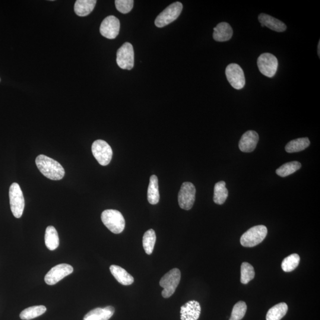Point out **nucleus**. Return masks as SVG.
Listing matches in <instances>:
<instances>
[{"label":"nucleus","mask_w":320,"mask_h":320,"mask_svg":"<svg viewBox=\"0 0 320 320\" xmlns=\"http://www.w3.org/2000/svg\"><path fill=\"white\" fill-rule=\"evenodd\" d=\"M120 21L114 15H109L104 19L101 23L100 32L104 37L109 39H115L120 30Z\"/></svg>","instance_id":"obj_13"},{"label":"nucleus","mask_w":320,"mask_h":320,"mask_svg":"<svg viewBox=\"0 0 320 320\" xmlns=\"http://www.w3.org/2000/svg\"><path fill=\"white\" fill-rule=\"evenodd\" d=\"M116 62L120 68L131 70L134 66V51L131 43L126 42L117 51Z\"/></svg>","instance_id":"obj_8"},{"label":"nucleus","mask_w":320,"mask_h":320,"mask_svg":"<svg viewBox=\"0 0 320 320\" xmlns=\"http://www.w3.org/2000/svg\"><path fill=\"white\" fill-rule=\"evenodd\" d=\"M182 9L183 5L181 2L173 3L158 15L155 20V24L160 28L166 26L179 17Z\"/></svg>","instance_id":"obj_6"},{"label":"nucleus","mask_w":320,"mask_h":320,"mask_svg":"<svg viewBox=\"0 0 320 320\" xmlns=\"http://www.w3.org/2000/svg\"><path fill=\"white\" fill-rule=\"evenodd\" d=\"M233 30L230 24L222 22L214 28L213 38L217 42H226L232 37Z\"/></svg>","instance_id":"obj_17"},{"label":"nucleus","mask_w":320,"mask_h":320,"mask_svg":"<svg viewBox=\"0 0 320 320\" xmlns=\"http://www.w3.org/2000/svg\"><path fill=\"white\" fill-rule=\"evenodd\" d=\"M201 307L196 301H190L181 307V320H198L200 317Z\"/></svg>","instance_id":"obj_15"},{"label":"nucleus","mask_w":320,"mask_h":320,"mask_svg":"<svg viewBox=\"0 0 320 320\" xmlns=\"http://www.w3.org/2000/svg\"><path fill=\"white\" fill-rule=\"evenodd\" d=\"M320 41H319V45H318V55L319 57L320 56Z\"/></svg>","instance_id":"obj_33"},{"label":"nucleus","mask_w":320,"mask_h":320,"mask_svg":"<svg viewBox=\"0 0 320 320\" xmlns=\"http://www.w3.org/2000/svg\"><path fill=\"white\" fill-rule=\"evenodd\" d=\"M111 274H112L119 283L123 285H130L134 283V279L132 275L121 267L117 265H112L110 267Z\"/></svg>","instance_id":"obj_19"},{"label":"nucleus","mask_w":320,"mask_h":320,"mask_svg":"<svg viewBox=\"0 0 320 320\" xmlns=\"http://www.w3.org/2000/svg\"><path fill=\"white\" fill-rule=\"evenodd\" d=\"M302 167V164L299 161H294L285 163L276 171L278 176L282 177H287L296 172Z\"/></svg>","instance_id":"obj_28"},{"label":"nucleus","mask_w":320,"mask_h":320,"mask_svg":"<svg viewBox=\"0 0 320 320\" xmlns=\"http://www.w3.org/2000/svg\"><path fill=\"white\" fill-rule=\"evenodd\" d=\"M267 234L266 226L261 225L253 227L243 234L240 239L241 245L246 247L256 246L265 240Z\"/></svg>","instance_id":"obj_3"},{"label":"nucleus","mask_w":320,"mask_h":320,"mask_svg":"<svg viewBox=\"0 0 320 320\" xmlns=\"http://www.w3.org/2000/svg\"><path fill=\"white\" fill-rule=\"evenodd\" d=\"M156 242V234L153 229H150L145 233L142 239V245L147 255H150L153 253L155 244Z\"/></svg>","instance_id":"obj_27"},{"label":"nucleus","mask_w":320,"mask_h":320,"mask_svg":"<svg viewBox=\"0 0 320 320\" xmlns=\"http://www.w3.org/2000/svg\"><path fill=\"white\" fill-rule=\"evenodd\" d=\"M310 141L308 138H302L294 139L288 142L285 147L287 153H297L305 150L309 147Z\"/></svg>","instance_id":"obj_23"},{"label":"nucleus","mask_w":320,"mask_h":320,"mask_svg":"<svg viewBox=\"0 0 320 320\" xmlns=\"http://www.w3.org/2000/svg\"><path fill=\"white\" fill-rule=\"evenodd\" d=\"M258 66L262 74L272 78L277 71L278 61L277 57L271 53H262L258 59Z\"/></svg>","instance_id":"obj_10"},{"label":"nucleus","mask_w":320,"mask_h":320,"mask_svg":"<svg viewBox=\"0 0 320 320\" xmlns=\"http://www.w3.org/2000/svg\"><path fill=\"white\" fill-rule=\"evenodd\" d=\"M9 204L14 217L20 218L23 215L24 209V198L20 186L13 183L9 190Z\"/></svg>","instance_id":"obj_4"},{"label":"nucleus","mask_w":320,"mask_h":320,"mask_svg":"<svg viewBox=\"0 0 320 320\" xmlns=\"http://www.w3.org/2000/svg\"><path fill=\"white\" fill-rule=\"evenodd\" d=\"M255 276L254 268L249 263H243L241 266V283L247 284L254 279Z\"/></svg>","instance_id":"obj_29"},{"label":"nucleus","mask_w":320,"mask_h":320,"mask_svg":"<svg viewBox=\"0 0 320 320\" xmlns=\"http://www.w3.org/2000/svg\"><path fill=\"white\" fill-rule=\"evenodd\" d=\"M259 136L255 131H248L242 135L239 142V148L244 153H251L256 148Z\"/></svg>","instance_id":"obj_14"},{"label":"nucleus","mask_w":320,"mask_h":320,"mask_svg":"<svg viewBox=\"0 0 320 320\" xmlns=\"http://www.w3.org/2000/svg\"><path fill=\"white\" fill-rule=\"evenodd\" d=\"M147 198L149 203L151 205H156L160 201L159 189H158V180L156 175L150 177Z\"/></svg>","instance_id":"obj_21"},{"label":"nucleus","mask_w":320,"mask_h":320,"mask_svg":"<svg viewBox=\"0 0 320 320\" xmlns=\"http://www.w3.org/2000/svg\"><path fill=\"white\" fill-rule=\"evenodd\" d=\"M196 188L191 182H185L180 188L178 202L180 207L185 210H190L195 201Z\"/></svg>","instance_id":"obj_9"},{"label":"nucleus","mask_w":320,"mask_h":320,"mask_svg":"<svg viewBox=\"0 0 320 320\" xmlns=\"http://www.w3.org/2000/svg\"><path fill=\"white\" fill-rule=\"evenodd\" d=\"M116 8L123 14L128 13L132 10L134 6L133 0H116L115 1Z\"/></svg>","instance_id":"obj_32"},{"label":"nucleus","mask_w":320,"mask_h":320,"mask_svg":"<svg viewBox=\"0 0 320 320\" xmlns=\"http://www.w3.org/2000/svg\"><path fill=\"white\" fill-rule=\"evenodd\" d=\"M181 279V273L179 269L175 268L165 274L160 281V285L163 288L162 296L168 299L175 293Z\"/></svg>","instance_id":"obj_5"},{"label":"nucleus","mask_w":320,"mask_h":320,"mask_svg":"<svg viewBox=\"0 0 320 320\" xmlns=\"http://www.w3.org/2000/svg\"><path fill=\"white\" fill-rule=\"evenodd\" d=\"M92 153L101 166L108 165L113 156V151L106 141L98 139L95 141L91 146Z\"/></svg>","instance_id":"obj_7"},{"label":"nucleus","mask_w":320,"mask_h":320,"mask_svg":"<svg viewBox=\"0 0 320 320\" xmlns=\"http://www.w3.org/2000/svg\"><path fill=\"white\" fill-rule=\"evenodd\" d=\"M96 0H77L74 5V11L80 17L87 16L93 11L96 4Z\"/></svg>","instance_id":"obj_20"},{"label":"nucleus","mask_w":320,"mask_h":320,"mask_svg":"<svg viewBox=\"0 0 320 320\" xmlns=\"http://www.w3.org/2000/svg\"><path fill=\"white\" fill-rule=\"evenodd\" d=\"M229 196V191L226 188V183L221 181L215 184L214 187V201L218 205H223Z\"/></svg>","instance_id":"obj_24"},{"label":"nucleus","mask_w":320,"mask_h":320,"mask_svg":"<svg viewBox=\"0 0 320 320\" xmlns=\"http://www.w3.org/2000/svg\"><path fill=\"white\" fill-rule=\"evenodd\" d=\"M247 312V305L244 302H239L234 306L229 320H241L245 317Z\"/></svg>","instance_id":"obj_31"},{"label":"nucleus","mask_w":320,"mask_h":320,"mask_svg":"<svg viewBox=\"0 0 320 320\" xmlns=\"http://www.w3.org/2000/svg\"><path fill=\"white\" fill-rule=\"evenodd\" d=\"M101 218L104 226L114 234L121 233L125 229V220L122 214L118 211H104L101 214Z\"/></svg>","instance_id":"obj_2"},{"label":"nucleus","mask_w":320,"mask_h":320,"mask_svg":"<svg viewBox=\"0 0 320 320\" xmlns=\"http://www.w3.org/2000/svg\"><path fill=\"white\" fill-rule=\"evenodd\" d=\"M300 262V258L299 255H291L285 258L282 263V269L285 272H292L298 267Z\"/></svg>","instance_id":"obj_30"},{"label":"nucleus","mask_w":320,"mask_h":320,"mask_svg":"<svg viewBox=\"0 0 320 320\" xmlns=\"http://www.w3.org/2000/svg\"><path fill=\"white\" fill-rule=\"evenodd\" d=\"M74 269L71 265L68 264H59L52 268L45 277L46 284L53 285L61 281L63 278L67 277L73 272Z\"/></svg>","instance_id":"obj_12"},{"label":"nucleus","mask_w":320,"mask_h":320,"mask_svg":"<svg viewBox=\"0 0 320 320\" xmlns=\"http://www.w3.org/2000/svg\"><path fill=\"white\" fill-rule=\"evenodd\" d=\"M35 162L38 169L47 179L59 180L65 176V170L61 165L58 161L45 155L38 156Z\"/></svg>","instance_id":"obj_1"},{"label":"nucleus","mask_w":320,"mask_h":320,"mask_svg":"<svg viewBox=\"0 0 320 320\" xmlns=\"http://www.w3.org/2000/svg\"><path fill=\"white\" fill-rule=\"evenodd\" d=\"M115 313V309L112 306L105 308H97L92 310L84 316L83 320H109Z\"/></svg>","instance_id":"obj_18"},{"label":"nucleus","mask_w":320,"mask_h":320,"mask_svg":"<svg viewBox=\"0 0 320 320\" xmlns=\"http://www.w3.org/2000/svg\"><path fill=\"white\" fill-rule=\"evenodd\" d=\"M288 310L286 303L278 304L269 310L266 315V320H281L287 315Z\"/></svg>","instance_id":"obj_25"},{"label":"nucleus","mask_w":320,"mask_h":320,"mask_svg":"<svg viewBox=\"0 0 320 320\" xmlns=\"http://www.w3.org/2000/svg\"><path fill=\"white\" fill-rule=\"evenodd\" d=\"M45 242L47 248L49 250H55L59 245V239L58 232L55 227L49 226L46 228Z\"/></svg>","instance_id":"obj_22"},{"label":"nucleus","mask_w":320,"mask_h":320,"mask_svg":"<svg viewBox=\"0 0 320 320\" xmlns=\"http://www.w3.org/2000/svg\"><path fill=\"white\" fill-rule=\"evenodd\" d=\"M226 74L227 80L235 89H242L245 87V76L243 69L239 65L231 64L228 65L226 69Z\"/></svg>","instance_id":"obj_11"},{"label":"nucleus","mask_w":320,"mask_h":320,"mask_svg":"<svg viewBox=\"0 0 320 320\" xmlns=\"http://www.w3.org/2000/svg\"><path fill=\"white\" fill-rule=\"evenodd\" d=\"M258 18L261 24L277 32H283L287 29L286 24L270 15L262 13L259 15Z\"/></svg>","instance_id":"obj_16"},{"label":"nucleus","mask_w":320,"mask_h":320,"mask_svg":"<svg viewBox=\"0 0 320 320\" xmlns=\"http://www.w3.org/2000/svg\"><path fill=\"white\" fill-rule=\"evenodd\" d=\"M46 312V307L43 306L30 307L21 312L20 318L21 320H30L38 318Z\"/></svg>","instance_id":"obj_26"}]
</instances>
